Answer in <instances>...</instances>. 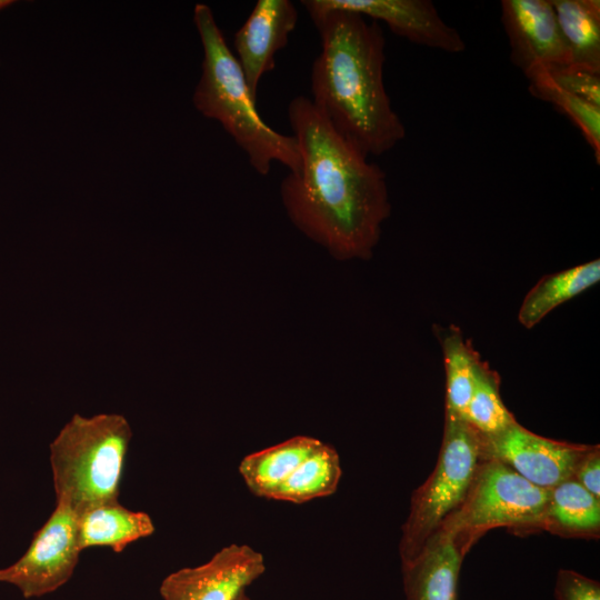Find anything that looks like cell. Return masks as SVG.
Masks as SVG:
<instances>
[{
	"mask_svg": "<svg viewBox=\"0 0 600 600\" xmlns=\"http://www.w3.org/2000/svg\"><path fill=\"white\" fill-rule=\"evenodd\" d=\"M546 72L562 90L600 108V74L571 67L554 68Z\"/></svg>",
	"mask_w": 600,
	"mask_h": 600,
	"instance_id": "cell-23",
	"label": "cell"
},
{
	"mask_svg": "<svg viewBox=\"0 0 600 600\" xmlns=\"http://www.w3.org/2000/svg\"><path fill=\"white\" fill-rule=\"evenodd\" d=\"M530 93L553 104L580 129L600 163V108L559 88L544 70L528 78Z\"/></svg>",
	"mask_w": 600,
	"mask_h": 600,
	"instance_id": "cell-22",
	"label": "cell"
},
{
	"mask_svg": "<svg viewBox=\"0 0 600 600\" xmlns=\"http://www.w3.org/2000/svg\"><path fill=\"white\" fill-rule=\"evenodd\" d=\"M550 1L570 52V67L600 74V1Z\"/></svg>",
	"mask_w": 600,
	"mask_h": 600,
	"instance_id": "cell-17",
	"label": "cell"
},
{
	"mask_svg": "<svg viewBox=\"0 0 600 600\" xmlns=\"http://www.w3.org/2000/svg\"><path fill=\"white\" fill-rule=\"evenodd\" d=\"M549 498L550 490L529 482L498 460L482 457L462 504L438 533L448 534L466 556L494 528L517 533L541 531Z\"/></svg>",
	"mask_w": 600,
	"mask_h": 600,
	"instance_id": "cell-6",
	"label": "cell"
},
{
	"mask_svg": "<svg viewBox=\"0 0 600 600\" xmlns=\"http://www.w3.org/2000/svg\"><path fill=\"white\" fill-rule=\"evenodd\" d=\"M341 478L336 449L321 443L274 490L270 499L303 503L336 492Z\"/></svg>",
	"mask_w": 600,
	"mask_h": 600,
	"instance_id": "cell-19",
	"label": "cell"
},
{
	"mask_svg": "<svg viewBox=\"0 0 600 600\" xmlns=\"http://www.w3.org/2000/svg\"><path fill=\"white\" fill-rule=\"evenodd\" d=\"M499 386V374L481 361L462 418L482 436L497 434L517 421L502 402Z\"/></svg>",
	"mask_w": 600,
	"mask_h": 600,
	"instance_id": "cell-21",
	"label": "cell"
},
{
	"mask_svg": "<svg viewBox=\"0 0 600 600\" xmlns=\"http://www.w3.org/2000/svg\"><path fill=\"white\" fill-rule=\"evenodd\" d=\"M554 597L557 600H600V584L579 572L558 571Z\"/></svg>",
	"mask_w": 600,
	"mask_h": 600,
	"instance_id": "cell-24",
	"label": "cell"
},
{
	"mask_svg": "<svg viewBox=\"0 0 600 600\" xmlns=\"http://www.w3.org/2000/svg\"><path fill=\"white\" fill-rule=\"evenodd\" d=\"M193 21L203 48L202 72L192 98L197 110L221 123L259 174L267 176L273 162L298 173L301 154L296 138L278 132L260 117L257 99L251 96L212 10L197 3Z\"/></svg>",
	"mask_w": 600,
	"mask_h": 600,
	"instance_id": "cell-3",
	"label": "cell"
},
{
	"mask_svg": "<svg viewBox=\"0 0 600 600\" xmlns=\"http://www.w3.org/2000/svg\"><path fill=\"white\" fill-rule=\"evenodd\" d=\"M237 600H250V599L247 597L246 592H243Z\"/></svg>",
	"mask_w": 600,
	"mask_h": 600,
	"instance_id": "cell-27",
	"label": "cell"
},
{
	"mask_svg": "<svg viewBox=\"0 0 600 600\" xmlns=\"http://www.w3.org/2000/svg\"><path fill=\"white\" fill-rule=\"evenodd\" d=\"M319 6L357 12L384 22L389 29L413 42L448 53L466 50L461 34L449 26L430 0H316Z\"/></svg>",
	"mask_w": 600,
	"mask_h": 600,
	"instance_id": "cell-11",
	"label": "cell"
},
{
	"mask_svg": "<svg viewBox=\"0 0 600 600\" xmlns=\"http://www.w3.org/2000/svg\"><path fill=\"white\" fill-rule=\"evenodd\" d=\"M482 460L479 433L460 416L444 410L437 464L418 487L402 526L401 566L412 561L462 504Z\"/></svg>",
	"mask_w": 600,
	"mask_h": 600,
	"instance_id": "cell-5",
	"label": "cell"
},
{
	"mask_svg": "<svg viewBox=\"0 0 600 600\" xmlns=\"http://www.w3.org/2000/svg\"><path fill=\"white\" fill-rule=\"evenodd\" d=\"M573 479L600 499V447L593 444L579 462Z\"/></svg>",
	"mask_w": 600,
	"mask_h": 600,
	"instance_id": "cell-25",
	"label": "cell"
},
{
	"mask_svg": "<svg viewBox=\"0 0 600 600\" xmlns=\"http://www.w3.org/2000/svg\"><path fill=\"white\" fill-rule=\"evenodd\" d=\"M11 3H12L11 0H0V10L2 8H6V7L10 6Z\"/></svg>",
	"mask_w": 600,
	"mask_h": 600,
	"instance_id": "cell-26",
	"label": "cell"
},
{
	"mask_svg": "<svg viewBox=\"0 0 600 600\" xmlns=\"http://www.w3.org/2000/svg\"><path fill=\"white\" fill-rule=\"evenodd\" d=\"M131 437L123 416L76 413L49 447L57 501L77 513L118 501Z\"/></svg>",
	"mask_w": 600,
	"mask_h": 600,
	"instance_id": "cell-4",
	"label": "cell"
},
{
	"mask_svg": "<svg viewBox=\"0 0 600 600\" xmlns=\"http://www.w3.org/2000/svg\"><path fill=\"white\" fill-rule=\"evenodd\" d=\"M440 342L446 370L444 410L462 417L473 390L480 356L454 327L443 331Z\"/></svg>",
	"mask_w": 600,
	"mask_h": 600,
	"instance_id": "cell-20",
	"label": "cell"
},
{
	"mask_svg": "<svg viewBox=\"0 0 600 600\" xmlns=\"http://www.w3.org/2000/svg\"><path fill=\"white\" fill-rule=\"evenodd\" d=\"M264 571L260 552L247 544L232 543L201 566L167 576L160 594L163 600H237Z\"/></svg>",
	"mask_w": 600,
	"mask_h": 600,
	"instance_id": "cell-10",
	"label": "cell"
},
{
	"mask_svg": "<svg viewBox=\"0 0 600 600\" xmlns=\"http://www.w3.org/2000/svg\"><path fill=\"white\" fill-rule=\"evenodd\" d=\"M568 538L598 539L600 534V499L573 478L552 489L543 529Z\"/></svg>",
	"mask_w": 600,
	"mask_h": 600,
	"instance_id": "cell-16",
	"label": "cell"
},
{
	"mask_svg": "<svg viewBox=\"0 0 600 600\" xmlns=\"http://www.w3.org/2000/svg\"><path fill=\"white\" fill-rule=\"evenodd\" d=\"M321 41L311 68V102L366 157L381 156L406 136L383 81L386 38L380 24L349 10L302 0Z\"/></svg>",
	"mask_w": 600,
	"mask_h": 600,
	"instance_id": "cell-2",
	"label": "cell"
},
{
	"mask_svg": "<svg viewBox=\"0 0 600 600\" xmlns=\"http://www.w3.org/2000/svg\"><path fill=\"white\" fill-rule=\"evenodd\" d=\"M298 18V10L290 0H258L248 19L236 31L234 57L254 99L260 79L274 69L276 54L288 44Z\"/></svg>",
	"mask_w": 600,
	"mask_h": 600,
	"instance_id": "cell-12",
	"label": "cell"
},
{
	"mask_svg": "<svg viewBox=\"0 0 600 600\" xmlns=\"http://www.w3.org/2000/svg\"><path fill=\"white\" fill-rule=\"evenodd\" d=\"M501 21L512 63L529 78L570 67V52L550 0H502Z\"/></svg>",
	"mask_w": 600,
	"mask_h": 600,
	"instance_id": "cell-9",
	"label": "cell"
},
{
	"mask_svg": "<svg viewBox=\"0 0 600 600\" xmlns=\"http://www.w3.org/2000/svg\"><path fill=\"white\" fill-rule=\"evenodd\" d=\"M463 558L448 534H436L412 561L401 566L407 600H457Z\"/></svg>",
	"mask_w": 600,
	"mask_h": 600,
	"instance_id": "cell-13",
	"label": "cell"
},
{
	"mask_svg": "<svg viewBox=\"0 0 600 600\" xmlns=\"http://www.w3.org/2000/svg\"><path fill=\"white\" fill-rule=\"evenodd\" d=\"M81 551L77 512L57 501L23 556L0 569V583L14 586L24 598L51 593L72 577Z\"/></svg>",
	"mask_w": 600,
	"mask_h": 600,
	"instance_id": "cell-7",
	"label": "cell"
},
{
	"mask_svg": "<svg viewBox=\"0 0 600 600\" xmlns=\"http://www.w3.org/2000/svg\"><path fill=\"white\" fill-rule=\"evenodd\" d=\"M600 280V260L547 274L526 294L518 320L524 328H532L550 311L574 298Z\"/></svg>",
	"mask_w": 600,
	"mask_h": 600,
	"instance_id": "cell-18",
	"label": "cell"
},
{
	"mask_svg": "<svg viewBox=\"0 0 600 600\" xmlns=\"http://www.w3.org/2000/svg\"><path fill=\"white\" fill-rule=\"evenodd\" d=\"M479 437L483 458L500 461L547 490L573 478L579 462L593 447L541 437L518 421L497 434Z\"/></svg>",
	"mask_w": 600,
	"mask_h": 600,
	"instance_id": "cell-8",
	"label": "cell"
},
{
	"mask_svg": "<svg viewBox=\"0 0 600 600\" xmlns=\"http://www.w3.org/2000/svg\"><path fill=\"white\" fill-rule=\"evenodd\" d=\"M320 443L316 438L293 437L246 456L239 464V472L254 496L270 499L274 490Z\"/></svg>",
	"mask_w": 600,
	"mask_h": 600,
	"instance_id": "cell-15",
	"label": "cell"
},
{
	"mask_svg": "<svg viewBox=\"0 0 600 600\" xmlns=\"http://www.w3.org/2000/svg\"><path fill=\"white\" fill-rule=\"evenodd\" d=\"M77 520L81 550L102 546L122 552L130 543L154 531L148 513L127 509L119 501L89 507L77 513Z\"/></svg>",
	"mask_w": 600,
	"mask_h": 600,
	"instance_id": "cell-14",
	"label": "cell"
},
{
	"mask_svg": "<svg viewBox=\"0 0 600 600\" xmlns=\"http://www.w3.org/2000/svg\"><path fill=\"white\" fill-rule=\"evenodd\" d=\"M301 169L280 183L290 220L338 259H367L391 206L384 171L342 138L304 96L288 104Z\"/></svg>",
	"mask_w": 600,
	"mask_h": 600,
	"instance_id": "cell-1",
	"label": "cell"
}]
</instances>
